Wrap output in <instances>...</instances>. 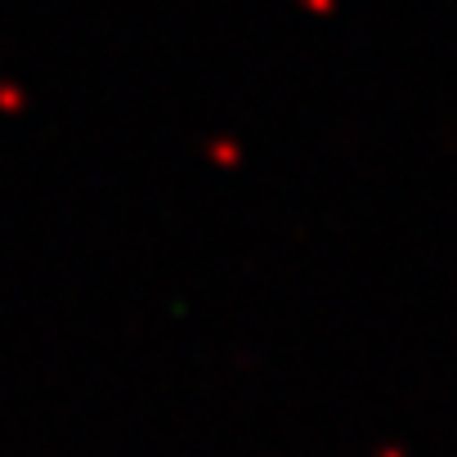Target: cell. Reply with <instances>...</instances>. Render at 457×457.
Wrapping results in <instances>:
<instances>
[]
</instances>
